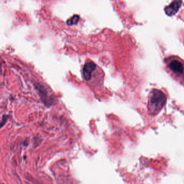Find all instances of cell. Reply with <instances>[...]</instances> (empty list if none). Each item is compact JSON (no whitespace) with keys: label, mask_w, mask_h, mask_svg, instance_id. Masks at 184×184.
<instances>
[{"label":"cell","mask_w":184,"mask_h":184,"mask_svg":"<svg viewBox=\"0 0 184 184\" xmlns=\"http://www.w3.org/2000/svg\"><path fill=\"white\" fill-rule=\"evenodd\" d=\"M167 96L163 91L157 88H153L148 96L147 108L150 115L155 116L159 113L165 105Z\"/></svg>","instance_id":"3957f363"},{"label":"cell","mask_w":184,"mask_h":184,"mask_svg":"<svg viewBox=\"0 0 184 184\" xmlns=\"http://www.w3.org/2000/svg\"><path fill=\"white\" fill-rule=\"evenodd\" d=\"M166 71L172 77L184 84V63L180 57L172 55L164 60Z\"/></svg>","instance_id":"7a4b0ae2"},{"label":"cell","mask_w":184,"mask_h":184,"mask_svg":"<svg viewBox=\"0 0 184 184\" xmlns=\"http://www.w3.org/2000/svg\"><path fill=\"white\" fill-rule=\"evenodd\" d=\"M83 77L95 90L104 89V72L102 69L92 60L86 61L82 70Z\"/></svg>","instance_id":"6da1fadb"},{"label":"cell","mask_w":184,"mask_h":184,"mask_svg":"<svg viewBox=\"0 0 184 184\" xmlns=\"http://www.w3.org/2000/svg\"><path fill=\"white\" fill-rule=\"evenodd\" d=\"M182 4V0H174L169 6L165 8V11L169 16H172L179 11Z\"/></svg>","instance_id":"277c9868"}]
</instances>
